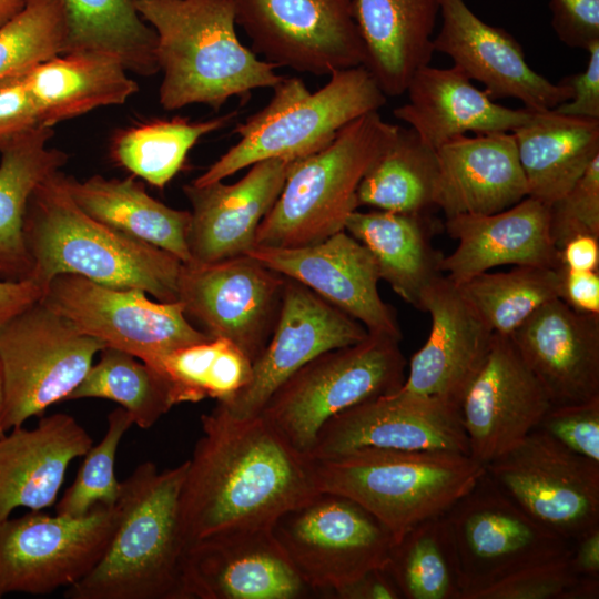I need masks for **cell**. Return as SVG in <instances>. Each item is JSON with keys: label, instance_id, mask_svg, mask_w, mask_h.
<instances>
[{"label": "cell", "instance_id": "obj_1", "mask_svg": "<svg viewBox=\"0 0 599 599\" xmlns=\"http://www.w3.org/2000/svg\"><path fill=\"white\" fill-rule=\"evenodd\" d=\"M180 493L187 550L205 539L270 530L319 491L313 460L261 415L236 419L215 406L201 416Z\"/></svg>", "mask_w": 599, "mask_h": 599}, {"label": "cell", "instance_id": "obj_2", "mask_svg": "<svg viewBox=\"0 0 599 599\" xmlns=\"http://www.w3.org/2000/svg\"><path fill=\"white\" fill-rule=\"evenodd\" d=\"M23 232L32 262L29 280L43 292L54 276L74 274L109 287L141 290L160 302L179 298L183 263L82 211L60 170L30 196Z\"/></svg>", "mask_w": 599, "mask_h": 599}, {"label": "cell", "instance_id": "obj_3", "mask_svg": "<svg viewBox=\"0 0 599 599\" xmlns=\"http://www.w3.org/2000/svg\"><path fill=\"white\" fill-rule=\"evenodd\" d=\"M186 460L159 470L140 464L121 481L118 521L98 564L67 599H192L180 526Z\"/></svg>", "mask_w": 599, "mask_h": 599}, {"label": "cell", "instance_id": "obj_4", "mask_svg": "<svg viewBox=\"0 0 599 599\" xmlns=\"http://www.w3.org/2000/svg\"><path fill=\"white\" fill-rule=\"evenodd\" d=\"M133 2L156 33L159 101L165 110L199 103L217 111L229 99L273 89L284 78L240 41L234 0Z\"/></svg>", "mask_w": 599, "mask_h": 599}, {"label": "cell", "instance_id": "obj_5", "mask_svg": "<svg viewBox=\"0 0 599 599\" xmlns=\"http://www.w3.org/2000/svg\"><path fill=\"white\" fill-rule=\"evenodd\" d=\"M312 460L319 491L359 504L395 542L419 522L443 516L486 471L469 455L443 450L367 447Z\"/></svg>", "mask_w": 599, "mask_h": 599}, {"label": "cell", "instance_id": "obj_6", "mask_svg": "<svg viewBox=\"0 0 599 599\" xmlns=\"http://www.w3.org/2000/svg\"><path fill=\"white\" fill-rule=\"evenodd\" d=\"M273 91L268 103L234 130L238 142L191 183L223 181L268 159H303L387 100L364 65L331 73L327 83L314 92L297 77L283 78Z\"/></svg>", "mask_w": 599, "mask_h": 599}, {"label": "cell", "instance_id": "obj_7", "mask_svg": "<svg viewBox=\"0 0 599 599\" xmlns=\"http://www.w3.org/2000/svg\"><path fill=\"white\" fill-rule=\"evenodd\" d=\"M397 129L373 111L343 128L325 148L296 160L257 227L254 246H308L343 231L358 209L359 182Z\"/></svg>", "mask_w": 599, "mask_h": 599}, {"label": "cell", "instance_id": "obj_8", "mask_svg": "<svg viewBox=\"0 0 599 599\" xmlns=\"http://www.w3.org/2000/svg\"><path fill=\"white\" fill-rule=\"evenodd\" d=\"M399 342L386 334L368 333L356 344L319 354L271 395L260 415L308 457L328 419L400 388L407 362Z\"/></svg>", "mask_w": 599, "mask_h": 599}, {"label": "cell", "instance_id": "obj_9", "mask_svg": "<svg viewBox=\"0 0 599 599\" xmlns=\"http://www.w3.org/2000/svg\"><path fill=\"white\" fill-rule=\"evenodd\" d=\"M104 347L42 300L1 323L6 432L68 400Z\"/></svg>", "mask_w": 599, "mask_h": 599}, {"label": "cell", "instance_id": "obj_10", "mask_svg": "<svg viewBox=\"0 0 599 599\" xmlns=\"http://www.w3.org/2000/svg\"><path fill=\"white\" fill-rule=\"evenodd\" d=\"M270 532L304 583L328 598L367 571L385 568L395 544L368 510L329 491L282 514Z\"/></svg>", "mask_w": 599, "mask_h": 599}, {"label": "cell", "instance_id": "obj_11", "mask_svg": "<svg viewBox=\"0 0 599 599\" xmlns=\"http://www.w3.org/2000/svg\"><path fill=\"white\" fill-rule=\"evenodd\" d=\"M443 516L457 556L461 599L571 552L570 540L532 518L487 471Z\"/></svg>", "mask_w": 599, "mask_h": 599}, {"label": "cell", "instance_id": "obj_12", "mask_svg": "<svg viewBox=\"0 0 599 599\" xmlns=\"http://www.w3.org/2000/svg\"><path fill=\"white\" fill-rule=\"evenodd\" d=\"M116 521V505H97L81 517L30 510L1 521L0 599L78 583L100 560Z\"/></svg>", "mask_w": 599, "mask_h": 599}, {"label": "cell", "instance_id": "obj_13", "mask_svg": "<svg viewBox=\"0 0 599 599\" xmlns=\"http://www.w3.org/2000/svg\"><path fill=\"white\" fill-rule=\"evenodd\" d=\"M80 332L152 366L181 346L211 339L182 304L152 301L136 288H114L74 274L54 276L41 298Z\"/></svg>", "mask_w": 599, "mask_h": 599}, {"label": "cell", "instance_id": "obj_14", "mask_svg": "<svg viewBox=\"0 0 599 599\" xmlns=\"http://www.w3.org/2000/svg\"><path fill=\"white\" fill-rule=\"evenodd\" d=\"M486 471L532 518L570 541L599 526V463L539 427Z\"/></svg>", "mask_w": 599, "mask_h": 599}, {"label": "cell", "instance_id": "obj_15", "mask_svg": "<svg viewBox=\"0 0 599 599\" xmlns=\"http://www.w3.org/2000/svg\"><path fill=\"white\" fill-rule=\"evenodd\" d=\"M252 50L277 68L317 77L364 65L352 0H234Z\"/></svg>", "mask_w": 599, "mask_h": 599}, {"label": "cell", "instance_id": "obj_16", "mask_svg": "<svg viewBox=\"0 0 599 599\" xmlns=\"http://www.w3.org/2000/svg\"><path fill=\"white\" fill-rule=\"evenodd\" d=\"M285 282L286 276L248 254L183 264L177 301L202 332L230 341L253 363L273 334Z\"/></svg>", "mask_w": 599, "mask_h": 599}, {"label": "cell", "instance_id": "obj_17", "mask_svg": "<svg viewBox=\"0 0 599 599\" xmlns=\"http://www.w3.org/2000/svg\"><path fill=\"white\" fill-rule=\"evenodd\" d=\"M368 331L297 281L286 277L273 334L252 363L250 382L216 406L236 419L258 416L271 395L319 354L363 341Z\"/></svg>", "mask_w": 599, "mask_h": 599}, {"label": "cell", "instance_id": "obj_18", "mask_svg": "<svg viewBox=\"0 0 599 599\" xmlns=\"http://www.w3.org/2000/svg\"><path fill=\"white\" fill-rule=\"evenodd\" d=\"M367 447L469 455L459 406L399 388L328 419L308 457L324 459Z\"/></svg>", "mask_w": 599, "mask_h": 599}, {"label": "cell", "instance_id": "obj_19", "mask_svg": "<svg viewBox=\"0 0 599 599\" xmlns=\"http://www.w3.org/2000/svg\"><path fill=\"white\" fill-rule=\"evenodd\" d=\"M551 406L509 336L494 334L460 402L469 455L486 467L536 429Z\"/></svg>", "mask_w": 599, "mask_h": 599}, {"label": "cell", "instance_id": "obj_20", "mask_svg": "<svg viewBox=\"0 0 599 599\" xmlns=\"http://www.w3.org/2000/svg\"><path fill=\"white\" fill-rule=\"evenodd\" d=\"M247 254L305 285L359 322L368 333L402 339L397 317L379 295L380 277L374 256L345 230L308 246H253Z\"/></svg>", "mask_w": 599, "mask_h": 599}, {"label": "cell", "instance_id": "obj_21", "mask_svg": "<svg viewBox=\"0 0 599 599\" xmlns=\"http://www.w3.org/2000/svg\"><path fill=\"white\" fill-rule=\"evenodd\" d=\"M441 26L434 51L448 55L494 99L514 98L532 111L552 110L571 98L570 85L552 83L526 61L518 41L506 30L479 19L464 0H439Z\"/></svg>", "mask_w": 599, "mask_h": 599}, {"label": "cell", "instance_id": "obj_22", "mask_svg": "<svg viewBox=\"0 0 599 599\" xmlns=\"http://www.w3.org/2000/svg\"><path fill=\"white\" fill-rule=\"evenodd\" d=\"M419 309L430 316L425 344L413 355L400 390L438 397L460 407L494 333L444 274L423 292Z\"/></svg>", "mask_w": 599, "mask_h": 599}, {"label": "cell", "instance_id": "obj_23", "mask_svg": "<svg viewBox=\"0 0 599 599\" xmlns=\"http://www.w3.org/2000/svg\"><path fill=\"white\" fill-rule=\"evenodd\" d=\"M296 160L268 159L250 166L233 184L222 181L183 192L192 210L187 235L189 264H210L247 254L262 220L280 195Z\"/></svg>", "mask_w": 599, "mask_h": 599}, {"label": "cell", "instance_id": "obj_24", "mask_svg": "<svg viewBox=\"0 0 599 599\" xmlns=\"http://www.w3.org/2000/svg\"><path fill=\"white\" fill-rule=\"evenodd\" d=\"M509 338L552 406L599 396V315L579 313L558 297L532 313Z\"/></svg>", "mask_w": 599, "mask_h": 599}, {"label": "cell", "instance_id": "obj_25", "mask_svg": "<svg viewBox=\"0 0 599 599\" xmlns=\"http://www.w3.org/2000/svg\"><path fill=\"white\" fill-rule=\"evenodd\" d=\"M445 227L457 246L440 271L455 284L501 265L560 267L549 206L530 196L500 212L446 219Z\"/></svg>", "mask_w": 599, "mask_h": 599}, {"label": "cell", "instance_id": "obj_26", "mask_svg": "<svg viewBox=\"0 0 599 599\" xmlns=\"http://www.w3.org/2000/svg\"><path fill=\"white\" fill-rule=\"evenodd\" d=\"M192 599H301L314 595L270 530L215 537L187 550Z\"/></svg>", "mask_w": 599, "mask_h": 599}, {"label": "cell", "instance_id": "obj_27", "mask_svg": "<svg viewBox=\"0 0 599 599\" xmlns=\"http://www.w3.org/2000/svg\"><path fill=\"white\" fill-rule=\"evenodd\" d=\"M436 152L434 204L446 219L500 212L528 196L512 132L460 135Z\"/></svg>", "mask_w": 599, "mask_h": 599}, {"label": "cell", "instance_id": "obj_28", "mask_svg": "<svg viewBox=\"0 0 599 599\" xmlns=\"http://www.w3.org/2000/svg\"><path fill=\"white\" fill-rule=\"evenodd\" d=\"M93 445L71 415L41 416L32 428L18 426L0 436V522L18 508L52 507L70 464Z\"/></svg>", "mask_w": 599, "mask_h": 599}, {"label": "cell", "instance_id": "obj_29", "mask_svg": "<svg viewBox=\"0 0 599 599\" xmlns=\"http://www.w3.org/2000/svg\"><path fill=\"white\" fill-rule=\"evenodd\" d=\"M405 93L408 101L394 109V115L435 150L467 132H512L532 113L496 103L456 65L419 68Z\"/></svg>", "mask_w": 599, "mask_h": 599}, {"label": "cell", "instance_id": "obj_30", "mask_svg": "<svg viewBox=\"0 0 599 599\" xmlns=\"http://www.w3.org/2000/svg\"><path fill=\"white\" fill-rule=\"evenodd\" d=\"M364 43V67L386 97L405 93L432 59L439 0H352Z\"/></svg>", "mask_w": 599, "mask_h": 599}, {"label": "cell", "instance_id": "obj_31", "mask_svg": "<svg viewBox=\"0 0 599 599\" xmlns=\"http://www.w3.org/2000/svg\"><path fill=\"white\" fill-rule=\"evenodd\" d=\"M512 134L528 196L548 206L599 156V120L532 111Z\"/></svg>", "mask_w": 599, "mask_h": 599}, {"label": "cell", "instance_id": "obj_32", "mask_svg": "<svg viewBox=\"0 0 599 599\" xmlns=\"http://www.w3.org/2000/svg\"><path fill=\"white\" fill-rule=\"evenodd\" d=\"M52 128L41 124L10 134L0 142V280H29L32 262L24 240L30 196L67 162V154L48 148Z\"/></svg>", "mask_w": 599, "mask_h": 599}, {"label": "cell", "instance_id": "obj_33", "mask_svg": "<svg viewBox=\"0 0 599 599\" xmlns=\"http://www.w3.org/2000/svg\"><path fill=\"white\" fill-rule=\"evenodd\" d=\"M114 58L93 53H63L42 61L24 73L38 108L40 124L53 128L93 109L123 104L138 83Z\"/></svg>", "mask_w": 599, "mask_h": 599}, {"label": "cell", "instance_id": "obj_34", "mask_svg": "<svg viewBox=\"0 0 599 599\" xmlns=\"http://www.w3.org/2000/svg\"><path fill=\"white\" fill-rule=\"evenodd\" d=\"M344 230L372 253L380 280L419 309L424 290L443 274V255L430 241L434 223L429 213L357 209L347 217Z\"/></svg>", "mask_w": 599, "mask_h": 599}, {"label": "cell", "instance_id": "obj_35", "mask_svg": "<svg viewBox=\"0 0 599 599\" xmlns=\"http://www.w3.org/2000/svg\"><path fill=\"white\" fill-rule=\"evenodd\" d=\"M67 189L78 206L97 221L191 262L187 235L191 212L172 209L152 197L133 177L93 175L79 181L65 174Z\"/></svg>", "mask_w": 599, "mask_h": 599}, {"label": "cell", "instance_id": "obj_36", "mask_svg": "<svg viewBox=\"0 0 599 599\" xmlns=\"http://www.w3.org/2000/svg\"><path fill=\"white\" fill-rule=\"evenodd\" d=\"M65 34L62 53L93 52L116 59L128 71L158 73L156 33L133 0H61Z\"/></svg>", "mask_w": 599, "mask_h": 599}, {"label": "cell", "instance_id": "obj_37", "mask_svg": "<svg viewBox=\"0 0 599 599\" xmlns=\"http://www.w3.org/2000/svg\"><path fill=\"white\" fill-rule=\"evenodd\" d=\"M438 173L437 152L410 128L398 125L390 143L357 187V205L399 213H429Z\"/></svg>", "mask_w": 599, "mask_h": 599}, {"label": "cell", "instance_id": "obj_38", "mask_svg": "<svg viewBox=\"0 0 599 599\" xmlns=\"http://www.w3.org/2000/svg\"><path fill=\"white\" fill-rule=\"evenodd\" d=\"M237 111L206 121L153 120L120 131L112 140L115 163L152 186L163 189L183 167L189 151L204 135L226 126Z\"/></svg>", "mask_w": 599, "mask_h": 599}, {"label": "cell", "instance_id": "obj_39", "mask_svg": "<svg viewBox=\"0 0 599 599\" xmlns=\"http://www.w3.org/2000/svg\"><path fill=\"white\" fill-rule=\"evenodd\" d=\"M385 569L404 599H461L459 566L444 516L408 530L394 544Z\"/></svg>", "mask_w": 599, "mask_h": 599}, {"label": "cell", "instance_id": "obj_40", "mask_svg": "<svg viewBox=\"0 0 599 599\" xmlns=\"http://www.w3.org/2000/svg\"><path fill=\"white\" fill-rule=\"evenodd\" d=\"M150 367L166 379L176 405L205 398L227 400L252 375L251 359L220 337L172 349Z\"/></svg>", "mask_w": 599, "mask_h": 599}, {"label": "cell", "instance_id": "obj_41", "mask_svg": "<svg viewBox=\"0 0 599 599\" xmlns=\"http://www.w3.org/2000/svg\"><path fill=\"white\" fill-rule=\"evenodd\" d=\"M456 285L494 334L509 336L544 304L560 298L561 276L559 268L516 265Z\"/></svg>", "mask_w": 599, "mask_h": 599}, {"label": "cell", "instance_id": "obj_42", "mask_svg": "<svg viewBox=\"0 0 599 599\" xmlns=\"http://www.w3.org/2000/svg\"><path fill=\"white\" fill-rule=\"evenodd\" d=\"M101 398L118 403L142 429L151 428L175 404L166 379L123 351L104 347L68 400Z\"/></svg>", "mask_w": 599, "mask_h": 599}, {"label": "cell", "instance_id": "obj_43", "mask_svg": "<svg viewBox=\"0 0 599 599\" xmlns=\"http://www.w3.org/2000/svg\"><path fill=\"white\" fill-rule=\"evenodd\" d=\"M65 34L61 0H29L0 27V82L62 53Z\"/></svg>", "mask_w": 599, "mask_h": 599}, {"label": "cell", "instance_id": "obj_44", "mask_svg": "<svg viewBox=\"0 0 599 599\" xmlns=\"http://www.w3.org/2000/svg\"><path fill=\"white\" fill-rule=\"evenodd\" d=\"M132 425V418L122 407L108 415L103 438L85 453L73 483L55 502L57 514L81 517L97 505H116L121 481L114 471L115 456L121 439Z\"/></svg>", "mask_w": 599, "mask_h": 599}, {"label": "cell", "instance_id": "obj_45", "mask_svg": "<svg viewBox=\"0 0 599 599\" xmlns=\"http://www.w3.org/2000/svg\"><path fill=\"white\" fill-rule=\"evenodd\" d=\"M570 554L520 569L476 591L470 599H597L599 579L576 575Z\"/></svg>", "mask_w": 599, "mask_h": 599}, {"label": "cell", "instance_id": "obj_46", "mask_svg": "<svg viewBox=\"0 0 599 599\" xmlns=\"http://www.w3.org/2000/svg\"><path fill=\"white\" fill-rule=\"evenodd\" d=\"M549 225L558 248L577 235L599 237V156L560 199L549 205Z\"/></svg>", "mask_w": 599, "mask_h": 599}, {"label": "cell", "instance_id": "obj_47", "mask_svg": "<svg viewBox=\"0 0 599 599\" xmlns=\"http://www.w3.org/2000/svg\"><path fill=\"white\" fill-rule=\"evenodd\" d=\"M538 427L571 451L599 463V396L551 406Z\"/></svg>", "mask_w": 599, "mask_h": 599}, {"label": "cell", "instance_id": "obj_48", "mask_svg": "<svg viewBox=\"0 0 599 599\" xmlns=\"http://www.w3.org/2000/svg\"><path fill=\"white\" fill-rule=\"evenodd\" d=\"M551 26L558 39L586 50L599 40V0H550Z\"/></svg>", "mask_w": 599, "mask_h": 599}, {"label": "cell", "instance_id": "obj_49", "mask_svg": "<svg viewBox=\"0 0 599 599\" xmlns=\"http://www.w3.org/2000/svg\"><path fill=\"white\" fill-rule=\"evenodd\" d=\"M586 50L589 54L586 69L562 79L572 90L571 98L552 110L565 115L599 120V40Z\"/></svg>", "mask_w": 599, "mask_h": 599}, {"label": "cell", "instance_id": "obj_50", "mask_svg": "<svg viewBox=\"0 0 599 599\" xmlns=\"http://www.w3.org/2000/svg\"><path fill=\"white\" fill-rule=\"evenodd\" d=\"M40 124L34 99L22 74L0 82V136Z\"/></svg>", "mask_w": 599, "mask_h": 599}, {"label": "cell", "instance_id": "obj_51", "mask_svg": "<svg viewBox=\"0 0 599 599\" xmlns=\"http://www.w3.org/2000/svg\"><path fill=\"white\" fill-rule=\"evenodd\" d=\"M560 298L572 309L599 315V271H569L559 267Z\"/></svg>", "mask_w": 599, "mask_h": 599}, {"label": "cell", "instance_id": "obj_52", "mask_svg": "<svg viewBox=\"0 0 599 599\" xmlns=\"http://www.w3.org/2000/svg\"><path fill=\"white\" fill-rule=\"evenodd\" d=\"M335 599H400L394 580L385 568L367 571L355 581L333 591Z\"/></svg>", "mask_w": 599, "mask_h": 599}, {"label": "cell", "instance_id": "obj_53", "mask_svg": "<svg viewBox=\"0 0 599 599\" xmlns=\"http://www.w3.org/2000/svg\"><path fill=\"white\" fill-rule=\"evenodd\" d=\"M560 267L569 271H599V237L577 235L560 248Z\"/></svg>", "mask_w": 599, "mask_h": 599}, {"label": "cell", "instance_id": "obj_54", "mask_svg": "<svg viewBox=\"0 0 599 599\" xmlns=\"http://www.w3.org/2000/svg\"><path fill=\"white\" fill-rule=\"evenodd\" d=\"M43 290L31 280L19 282L0 280V324L39 301Z\"/></svg>", "mask_w": 599, "mask_h": 599}, {"label": "cell", "instance_id": "obj_55", "mask_svg": "<svg viewBox=\"0 0 599 599\" xmlns=\"http://www.w3.org/2000/svg\"><path fill=\"white\" fill-rule=\"evenodd\" d=\"M570 565L579 577L599 579V526L571 541Z\"/></svg>", "mask_w": 599, "mask_h": 599}, {"label": "cell", "instance_id": "obj_56", "mask_svg": "<svg viewBox=\"0 0 599 599\" xmlns=\"http://www.w3.org/2000/svg\"><path fill=\"white\" fill-rule=\"evenodd\" d=\"M29 0H0V27L12 20L27 6Z\"/></svg>", "mask_w": 599, "mask_h": 599}, {"label": "cell", "instance_id": "obj_57", "mask_svg": "<svg viewBox=\"0 0 599 599\" xmlns=\"http://www.w3.org/2000/svg\"><path fill=\"white\" fill-rule=\"evenodd\" d=\"M4 425H3V383H2V373H1V365H0V436L6 434Z\"/></svg>", "mask_w": 599, "mask_h": 599}, {"label": "cell", "instance_id": "obj_58", "mask_svg": "<svg viewBox=\"0 0 599 599\" xmlns=\"http://www.w3.org/2000/svg\"><path fill=\"white\" fill-rule=\"evenodd\" d=\"M8 136H9V135H8ZM6 138H7V136H4V138H1V136H0V142H1L3 139H6Z\"/></svg>", "mask_w": 599, "mask_h": 599}]
</instances>
